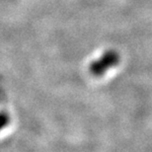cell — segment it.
Returning a JSON list of instances; mask_svg holds the SVG:
<instances>
[{
    "label": "cell",
    "mask_w": 152,
    "mask_h": 152,
    "mask_svg": "<svg viewBox=\"0 0 152 152\" xmlns=\"http://www.w3.org/2000/svg\"><path fill=\"white\" fill-rule=\"evenodd\" d=\"M14 121L10 98L6 88L0 83V137L10 130Z\"/></svg>",
    "instance_id": "obj_1"
},
{
    "label": "cell",
    "mask_w": 152,
    "mask_h": 152,
    "mask_svg": "<svg viewBox=\"0 0 152 152\" xmlns=\"http://www.w3.org/2000/svg\"><path fill=\"white\" fill-rule=\"evenodd\" d=\"M118 59L120 57L115 51H107L99 60H96L90 65V70L95 76H101L110 67H114L117 65Z\"/></svg>",
    "instance_id": "obj_2"
}]
</instances>
